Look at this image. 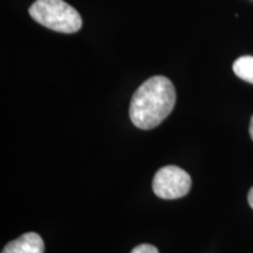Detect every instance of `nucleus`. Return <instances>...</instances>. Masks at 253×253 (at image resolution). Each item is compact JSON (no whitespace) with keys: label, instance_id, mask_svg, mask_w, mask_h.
Listing matches in <instances>:
<instances>
[{"label":"nucleus","instance_id":"nucleus-1","mask_svg":"<svg viewBox=\"0 0 253 253\" xmlns=\"http://www.w3.org/2000/svg\"><path fill=\"white\" fill-rule=\"evenodd\" d=\"M175 103L172 82L157 75L143 82L132 95L129 116L135 126L148 130L160 126L172 112Z\"/></svg>","mask_w":253,"mask_h":253},{"label":"nucleus","instance_id":"nucleus-7","mask_svg":"<svg viewBox=\"0 0 253 253\" xmlns=\"http://www.w3.org/2000/svg\"><path fill=\"white\" fill-rule=\"evenodd\" d=\"M248 202L250 204V207H251L253 209V186L251 189H250L249 191V195H248Z\"/></svg>","mask_w":253,"mask_h":253},{"label":"nucleus","instance_id":"nucleus-4","mask_svg":"<svg viewBox=\"0 0 253 253\" xmlns=\"http://www.w3.org/2000/svg\"><path fill=\"white\" fill-rule=\"evenodd\" d=\"M45 244L41 237L36 232H27L19 238L9 242L1 253H43Z\"/></svg>","mask_w":253,"mask_h":253},{"label":"nucleus","instance_id":"nucleus-6","mask_svg":"<svg viewBox=\"0 0 253 253\" xmlns=\"http://www.w3.org/2000/svg\"><path fill=\"white\" fill-rule=\"evenodd\" d=\"M130 253H158V250L150 244H141L132 249Z\"/></svg>","mask_w":253,"mask_h":253},{"label":"nucleus","instance_id":"nucleus-8","mask_svg":"<svg viewBox=\"0 0 253 253\" xmlns=\"http://www.w3.org/2000/svg\"><path fill=\"white\" fill-rule=\"evenodd\" d=\"M249 130H250V136H251V138H252V141H253V115H252V118H251V122H250Z\"/></svg>","mask_w":253,"mask_h":253},{"label":"nucleus","instance_id":"nucleus-3","mask_svg":"<svg viewBox=\"0 0 253 253\" xmlns=\"http://www.w3.org/2000/svg\"><path fill=\"white\" fill-rule=\"evenodd\" d=\"M191 177L176 166L161 168L155 173L153 190L157 197L162 199H177L184 197L191 189Z\"/></svg>","mask_w":253,"mask_h":253},{"label":"nucleus","instance_id":"nucleus-2","mask_svg":"<svg viewBox=\"0 0 253 253\" xmlns=\"http://www.w3.org/2000/svg\"><path fill=\"white\" fill-rule=\"evenodd\" d=\"M28 12L37 23L60 33H75L82 27L81 15L63 0H37Z\"/></svg>","mask_w":253,"mask_h":253},{"label":"nucleus","instance_id":"nucleus-5","mask_svg":"<svg viewBox=\"0 0 253 253\" xmlns=\"http://www.w3.org/2000/svg\"><path fill=\"white\" fill-rule=\"evenodd\" d=\"M233 72L242 80L253 84V56H240L233 63Z\"/></svg>","mask_w":253,"mask_h":253}]
</instances>
